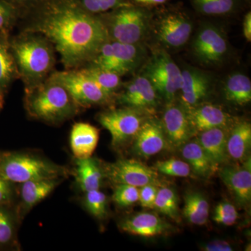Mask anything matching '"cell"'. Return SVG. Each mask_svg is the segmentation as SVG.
<instances>
[{"instance_id": "cell-1", "label": "cell", "mask_w": 251, "mask_h": 251, "mask_svg": "<svg viewBox=\"0 0 251 251\" xmlns=\"http://www.w3.org/2000/svg\"><path fill=\"white\" fill-rule=\"evenodd\" d=\"M21 15V31L45 36L60 56L64 69L87 65L109 40L99 15L86 11L79 0H42Z\"/></svg>"}, {"instance_id": "cell-2", "label": "cell", "mask_w": 251, "mask_h": 251, "mask_svg": "<svg viewBox=\"0 0 251 251\" xmlns=\"http://www.w3.org/2000/svg\"><path fill=\"white\" fill-rule=\"evenodd\" d=\"M9 44L25 87L40 83L55 71V49L45 36L21 31L17 35L10 36Z\"/></svg>"}, {"instance_id": "cell-3", "label": "cell", "mask_w": 251, "mask_h": 251, "mask_svg": "<svg viewBox=\"0 0 251 251\" xmlns=\"http://www.w3.org/2000/svg\"><path fill=\"white\" fill-rule=\"evenodd\" d=\"M24 105L31 118L54 125L70 120L80 110L67 89L50 76L25 87Z\"/></svg>"}, {"instance_id": "cell-4", "label": "cell", "mask_w": 251, "mask_h": 251, "mask_svg": "<svg viewBox=\"0 0 251 251\" xmlns=\"http://www.w3.org/2000/svg\"><path fill=\"white\" fill-rule=\"evenodd\" d=\"M69 170L40 156L29 153L0 152V176L13 184L31 180L64 179Z\"/></svg>"}, {"instance_id": "cell-5", "label": "cell", "mask_w": 251, "mask_h": 251, "mask_svg": "<svg viewBox=\"0 0 251 251\" xmlns=\"http://www.w3.org/2000/svg\"><path fill=\"white\" fill-rule=\"evenodd\" d=\"M99 14L106 29L109 40L127 44H140L150 29L148 12L131 4Z\"/></svg>"}, {"instance_id": "cell-6", "label": "cell", "mask_w": 251, "mask_h": 251, "mask_svg": "<svg viewBox=\"0 0 251 251\" xmlns=\"http://www.w3.org/2000/svg\"><path fill=\"white\" fill-rule=\"evenodd\" d=\"M50 76L67 89L80 108L109 105L115 99L101 90L80 69L54 71Z\"/></svg>"}, {"instance_id": "cell-7", "label": "cell", "mask_w": 251, "mask_h": 251, "mask_svg": "<svg viewBox=\"0 0 251 251\" xmlns=\"http://www.w3.org/2000/svg\"><path fill=\"white\" fill-rule=\"evenodd\" d=\"M141 44H127L108 40L89 64L125 75L139 67L145 59Z\"/></svg>"}, {"instance_id": "cell-8", "label": "cell", "mask_w": 251, "mask_h": 251, "mask_svg": "<svg viewBox=\"0 0 251 251\" xmlns=\"http://www.w3.org/2000/svg\"><path fill=\"white\" fill-rule=\"evenodd\" d=\"M143 75L168 102L174 99L181 85V70L165 50L153 54L143 69Z\"/></svg>"}, {"instance_id": "cell-9", "label": "cell", "mask_w": 251, "mask_h": 251, "mask_svg": "<svg viewBox=\"0 0 251 251\" xmlns=\"http://www.w3.org/2000/svg\"><path fill=\"white\" fill-rule=\"evenodd\" d=\"M143 109L125 106L100 112L97 120L111 135L112 145L120 148L135 138L147 120Z\"/></svg>"}, {"instance_id": "cell-10", "label": "cell", "mask_w": 251, "mask_h": 251, "mask_svg": "<svg viewBox=\"0 0 251 251\" xmlns=\"http://www.w3.org/2000/svg\"><path fill=\"white\" fill-rule=\"evenodd\" d=\"M104 175L114 184H127L140 188L148 184L161 185L155 169L133 159H120L104 166Z\"/></svg>"}, {"instance_id": "cell-11", "label": "cell", "mask_w": 251, "mask_h": 251, "mask_svg": "<svg viewBox=\"0 0 251 251\" xmlns=\"http://www.w3.org/2000/svg\"><path fill=\"white\" fill-rule=\"evenodd\" d=\"M195 57L203 64L215 65L223 62L228 52V42L219 28L211 24L200 28L191 45Z\"/></svg>"}, {"instance_id": "cell-12", "label": "cell", "mask_w": 251, "mask_h": 251, "mask_svg": "<svg viewBox=\"0 0 251 251\" xmlns=\"http://www.w3.org/2000/svg\"><path fill=\"white\" fill-rule=\"evenodd\" d=\"M193 29V23L184 15L169 14L156 23V37L166 47L179 49L189 40Z\"/></svg>"}, {"instance_id": "cell-13", "label": "cell", "mask_w": 251, "mask_h": 251, "mask_svg": "<svg viewBox=\"0 0 251 251\" xmlns=\"http://www.w3.org/2000/svg\"><path fill=\"white\" fill-rule=\"evenodd\" d=\"M219 175L239 205L249 208L251 201V157L239 166L224 167L220 170Z\"/></svg>"}, {"instance_id": "cell-14", "label": "cell", "mask_w": 251, "mask_h": 251, "mask_svg": "<svg viewBox=\"0 0 251 251\" xmlns=\"http://www.w3.org/2000/svg\"><path fill=\"white\" fill-rule=\"evenodd\" d=\"M186 110L193 131L201 133L215 128L230 130L235 123L227 112L213 104H198Z\"/></svg>"}, {"instance_id": "cell-15", "label": "cell", "mask_w": 251, "mask_h": 251, "mask_svg": "<svg viewBox=\"0 0 251 251\" xmlns=\"http://www.w3.org/2000/svg\"><path fill=\"white\" fill-rule=\"evenodd\" d=\"M133 139V151L143 158L154 156L168 145L161 122L155 119H147Z\"/></svg>"}, {"instance_id": "cell-16", "label": "cell", "mask_w": 251, "mask_h": 251, "mask_svg": "<svg viewBox=\"0 0 251 251\" xmlns=\"http://www.w3.org/2000/svg\"><path fill=\"white\" fill-rule=\"evenodd\" d=\"M161 122L168 145L179 148L189 141L193 131L184 107L169 104Z\"/></svg>"}, {"instance_id": "cell-17", "label": "cell", "mask_w": 251, "mask_h": 251, "mask_svg": "<svg viewBox=\"0 0 251 251\" xmlns=\"http://www.w3.org/2000/svg\"><path fill=\"white\" fill-rule=\"evenodd\" d=\"M120 227L127 233L151 238L166 234L171 226L156 214L140 212L123 220Z\"/></svg>"}, {"instance_id": "cell-18", "label": "cell", "mask_w": 251, "mask_h": 251, "mask_svg": "<svg viewBox=\"0 0 251 251\" xmlns=\"http://www.w3.org/2000/svg\"><path fill=\"white\" fill-rule=\"evenodd\" d=\"M99 139L97 127L87 122H77L70 133V147L77 159L89 158L95 151Z\"/></svg>"}, {"instance_id": "cell-19", "label": "cell", "mask_w": 251, "mask_h": 251, "mask_svg": "<svg viewBox=\"0 0 251 251\" xmlns=\"http://www.w3.org/2000/svg\"><path fill=\"white\" fill-rule=\"evenodd\" d=\"M227 151L229 158L242 163L250 157L251 125L249 122H235L229 130Z\"/></svg>"}, {"instance_id": "cell-20", "label": "cell", "mask_w": 251, "mask_h": 251, "mask_svg": "<svg viewBox=\"0 0 251 251\" xmlns=\"http://www.w3.org/2000/svg\"><path fill=\"white\" fill-rule=\"evenodd\" d=\"M229 130L221 128L204 130L201 132L198 140L206 154L217 167L229 159L227 151V131Z\"/></svg>"}, {"instance_id": "cell-21", "label": "cell", "mask_w": 251, "mask_h": 251, "mask_svg": "<svg viewBox=\"0 0 251 251\" xmlns=\"http://www.w3.org/2000/svg\"><path fill=\"white\" fill-rule=\"evenodd\" d=\"M75 179L79 187L84 193L100 189L105 177L103 168L95 158H75Z\"/></svg>"}, {"instance_id": "cell-22", "label": "cell", "mask_w": 251, "mask_h": 251, "mask_svg": "<svg viewBox=\"0 0 251 251\" xmlns=\"http://www.w3.org/2000/svg\"><path fill=\"white\" fill-rule=\"evenodd\" d=\"M63 179L31 180L23 183L21 201L23 211L30 210L50 194Z\"/></svg>"}, {"instance_id": "cell-23", "label": "cell", "mask_w": 251, "mask_h": 251, "mask_svg": "<svg viewBox=\"0 0 251 251\" xmlns=\"http://www.w3.org/2000/svg\"><path fill=\"white\" fill-rule=\"evenodd\" d=\"M182 156L193 172L203 178H209L219 168L206 154L198 140L187 142L183 145Z\"/></svg>"}, {"instance_id": "cell-24", "label": "cell", "mask_w": 251, "mask_h": 251, "mask_svg": "<svg viewBox=\"0 0 251 251\" xmlns=\"http://www.w3.org/2000/svg\"><path fill=\"white\" fill-rule=\"evenodd\" d=\"M10 34H0V95L5 94L15 80L19 79L16 62L9 44Z\"/></svg>"}, {"instance_id": "cell-25", "label": "cell", "mask_w": 251, "mask_h": 251, "mask_svg": "<svg viewBox=\"0 0 251 251\" xmlns=\"http://www.w3.org/2000/svg\"><path fill=\"white\" fill-rule=\"evenodd\" d=\"M224 97L226 100L236 105H244L251 100L250 78L242 73L229 75L225 82Z\"/></svg>"}, {"instance_id": "cell-26", "label": "cell", "mask_w": 251, "mask_h": 251, "mask_svg": "<svg viewBox=\"0 0 251 251\" xmlns=\"http://www.w3.org/2000/svg\"><path fill=\"white\" fill-rule=\"evenodd\" d=\"M81 71L90 77L104 92L116 99L117 92L123 86L122 76L117 73L87 64L80 68Z\"/></svg>"}, {"instance_id": "cell-27", "label": "cell", "mask_w": 251, "mask_h": 251, "mask_svg": "<svg viewBox=\"0 0 251 251\" xmlns=\"http://www.w3.org/2000/svg\"><path fill=\"white\" fill-rule=\"evenodd\" d=\"M209 202L202 193H186L183 214L188 222L196 226L206 224L209 218Z\"/></svg>"}, {"instance_id": "cell-28", "label": "cell", "mask_w": 251, "mask_h": 251, "mask_svg": "<svg viewBox=\"0 0 251 251\" xmlns=\"http://www.w3.org/2000/svg\"><path fill=\"white\" fill-rule=\"evenodd\" d=\"M137 92L134 99L127 107L143 109L153 108L158 103V92L152 84L144 75L134 77Z\"/></svg>"}, {"instance_id": "cell-29", "label": "cell", "mask_w": 251, "mask_h": 251, "mask_svg": "<svg viewBox=\"0 0 251 251\" xmlns=\"http://www.w3.org/2000/svg\"><path fill=\"white\" fill-rule=\"evenodd\" d=\"M153 209H156L157 211L168 216L170 219L176 221L179 220L177 196L174 190L171 188H158L153 204Z\"/></svg>"}, {"instance_id": "cell-30", "label": "cell", "mask_w": 251, "mask_h": 251, "mask_svg": "<svg viewBox=\"0 0 251 251\" xmlns=\"http://www.w3.org/2000/svg\"><path fill=\"white\" fill-rule=\"evenodd\" d=\"M108 199L100 189L85 193L83 204L86 210L96 219L103 220L108 215Z\"/></svg>"}, {"instance_id": "cell-31", "label": "cell", "mask_w": 251, "mask_h": 251, "mask_svg": "<svg viewBox=\"0 0 251 251\" xmlns=\"http://www.w3.org/2000/svg\"><path fill=\"white\" fill-rule=\"evenodd\" d=\"M154 167L157 172L175 177H187L191 171V167L188 163L177 158H169L164 161H157Z\"/></svg>"}, {"instance_id": "cell-32", "label": "cell", "mask_w": 251, "mask_h": 251, "mask_svg": "<svg viewBox=\"0 0 251 251\" xmlns=\"http://www.w3.org/2000/svg\"><path fill=\"white\" fill-rule=\"evenodd\" d=\"M21 12L6 0H0V34H10L21 17Z\"/></svg>"}, {"instance_id": "cell-33", "label": "cell", "mask_w": 251, "mask_h": 251, "mask_svg": "<svg viewBox=\"0 0 251 251\" xmlns=\"http://www.w3.org/2000/svg\"><path fill=\"white\" fill-rule=\"evenodd\" d=\"M112 200L117 205L126 207L139 201V188L127 184H115Z\"/></svg>"}, {"instance_id": "cell-34", "label": "cell", "mask_w": 251, "mask_h": 251, "mask_svg": "<svg viewBox=\"0 0 251 251\" xmlns=\"http://www.w3.org/2000/svg\"><path fill=\"white\" fill-rule=\"evenodd\" d=\"M14 216L6 206H0V246H7L15 237Z\"/></svg>"}, {"instance_id": "cell-35", "label": "cell", "mask_w": 251, "mask_h": 251, "mask_svg": "<svg viewBox=\"0 0 251 251\" xmlns=\"http://www.w3.org/2000/svg\"><path fill=\"white\" fill-rule=\"evenodd\" d=\"M238 219V213L235 206L227 201L220 202L214 209L213 220L219 224L232 226Z\"/></svg>"}, {"instance_id": "cell-36", "label": "cell", "mask_w": 251, "mask_h": 251, "mask_svg": "<svg viewBox=\"0 0 251 251\" xmlns=\"http://www.w3.org/2000/svg\"><path fill=\"white\" fill-rule=\"evenodd\" d=\"M159 186L148 184L139 188V202L145 208L153 209Z\"/></svg>"}, {"instance_id": "cell-37", "label": "cell", "mask_w": 251, "mask_h": 251, "mask_svg": "<svg viewBox=\"0 0 251 251\" xmlns=\"http://www.w3.org/2000/svg\"><path fill=\"white\" fill-rule=\"evenodd\" d=\"M193 4L201 14L209 16L221 15L218 0H193Z\"/></svg>"}, {"instance_id": "cell-38", "label": "cell", "mask_w": 251, "mask_h": 251, "mask_svg": "<svg viewBox=\"0 0 251 251\" xmlns=\"http://www.w3.org/2000/svg\"><path fill=\"white\" fill-rule=\"evenodd\" d=\"M13 184L0 176V206H6L12 201L14 193Z\"/></svg>"}, {"instance_id": "cell-39", "label": "cell", "mask_w": 251, "mask_h": 251, "mask_svg": "<svg viewBox=\"0 0 251 251\" xmlns=\"http://www.w3.org/2000/svg\"><path fill=\"white\" fill-rule=\"evenodd\" d=\"M101 14L124 6L130 5L127 0H99Z\"/></svg>"}, {"instance_id": "cell-40", "label": "cell", "mask_w": 251, "mask_h": 251, "mask_svg": "<svg viewBox=\"0 0 251 251\" xmlns=\"http://www.w3.org/2000/svg\"><path fill=\"white\" fill-rule=\"evenodd\" d=\"M205 251H232L233 249L227 242L222 240H214L207 243L202 248Z\"/></svg>"}, {"instance_id": "cell-41", "label": "cell", "mask_w": 251, "mask_h": 251, "mask_svg": "<svg viewBox=\"0 0 251 251\" xmlns=\"http://www.w3.org/2000/svg\"><path fill=\"white\" fill-rule=\"evenodd\" d=\"M82 7L92 14H101L99 0H79Z\"/></svg>"}, {"instance_id": "cell-42", "label": "cell", "mask_w": 251, "mask_h": 251, "mask_svg": "<svg viewBox=\"0 0 251 251\" xmlns=\"http://www.w3.org/2000/svg\"><path fill=\"white\" fill-rule=\"evenodd\" d=\"M221 15L229 14L235 6V0H218Z\"/></svg>"}, {"instance_id": "cell-43", "label": "cell", "mask_w": 251, "mask_h": 251, "mask_svg": "<svg viewBox=\"0 0 251 251\" xmlns=\"http://www.w3.org/2000/svg\"><path fill=\"white\" fill-rule=\"evenodd\" d=\"M243 33H244V37L249 42L251 41V12L248 13L244 18V23H243Z\"/></svg>"}, {"instance_id": "cell-44", "label": "cell", "mask_w": 251, "mask_h": 251, "mask_svg": "<svg viewBox=\"0 0 251 251\" xmlns=\"http://www.w3.org/2000/svg\"><path fill=\"white\" fill-rule=\"evenodd\" d=\"M6 1H9V3H11V4L14 5V6L17 8V4H37L42 0H6Z\"/></svg>"}, {"instance_id": "cell-45", "label": "cell", "mask_w": 251, "mask_h": 251, "mask_svg": "<svg viewBox=\"0 0 251 251\" xmlns=\"http://www.w3.org/2000/svg\"><path fill=\"white\" fill-rule=\"evenodd\" d=\"M135 2L144 5H157L166 2L167 0H133Z\"/></svg>"}, {"instance_id": "cell-46", "label": "cell", "mask_w": 251, "mask_h": 251, "mask_svg": "<svg viewBox=\"0 0 251 251\" xmlns=\"http://www.w3.org/2000/svg\"><path fill=\"white\" fill-rule=\"evenodd\" d=\"M4 97L0 96V110H1L3 107V104H4Z\"/></svg>"}, {"instance_id": "cell-47", "label": "cell", "mask_w": 251, "mask_h": 251, "mask_svg": "<svg viewBox=\"0 0 251 251\" xmlns=\"http://www.w3.org/2000/svg\"><path fill=\"white\" fill-rule=\"evenodd\" d=\"M0 96H1V95H0Z\"/></svg>"}]
</instances>
